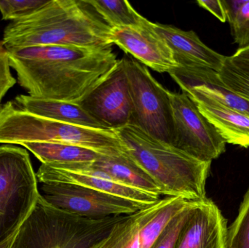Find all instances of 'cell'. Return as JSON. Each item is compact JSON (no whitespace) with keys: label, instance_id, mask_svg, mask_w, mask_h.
I'll return each instance as SVG.
<instances>
[{"label":"cell","instance_id":"6da1fadb","mask_svg":"<svg viewBox=\"0 0 249 248\" xmlns=\"http://www.w3.org/2000/svg\"><path fill=\"white\" fill-rule=\"evenodd\" d=\"M7 51L10 67L28 96L74 103L102 83L118 62L112 46L48 45Z\"/></svg>","mask_w":249,"mask_h":248},{"label":"cell","instance_id":"7a4b0ae2","mask_svg":"<svg viewBox=\"0 0 249 248\" xmlns=\"http://www.w3.org/2000/svg\"><path fill=\"white\" fill-rule=\"evenodd\" d=\"M112 28L86 0H49L33 14L6 26V49L32 46H112Z\"/></svg>","mask_w":249,"mask_h":248},{"label":"cell","instance_id":"3957f363","mask_svg":"<svg viewBox=\"0 0 249 248\" xmlns=\"http://www.w3.org/2000/svg\"><path fill=\"white\" fill-rule=\"evenodd\" d=\"M124 152L160 186L162 195L203 200L212 163L197 160L134 125L115 130Z\"/></svg>","mask_w":249,"mask_h":248},{"label":"cell","instance_id":"277c9868","mask_svg":"<svg viewBox=\"0 0 249 248\" xmlns=\"http://www.w3.org/2000/svg\"><path fill=\"white\" fill-rule=\"evenodd\" d=\"M124 216L84 218L58 209L41 195L10 248H90Z\"/></svg>","mask_w":249,"mask_h":248},{"label":"cell","instance_id":"5b68a950","mask_svg":"<svg viewBox=\"0 0 249 248\" xmlns=\"http://www.w3.org/2000/svg\"><path fill=\"white\" fill-rule=\"evenodd\" d=\"M51 142L74 144L109 157L124 152L115 130L97 129L58 122L19 109L14 102L0 106V144Z\"/></svg>","mask_w":249,"mask_h":248},{"label":"cell","instance_id":"8992f818","mask_svg":"<svg viewBox=\"0 0 249 248\" xmlns=\"http://www.w3.org/2000/svg\"><path fill=\"white\" fill-rule=\"evenodd\" d=\"M40 195L27 149L0 146V244L18 230Z\"/></svg>","mask_w":249,"mask_h":248},{"label":"cell","instance_id":"52a82bcc","mask_svg":"<svg viewBox=\"0 0 249 248\" xmlns=\"http://www.w3.org/2000/svg\"><path fill=\"white\" fill-rule=\"evenodd\" d=\"M124 59L133 104L130 125L171 145L173 113L170 91L152 77L145 66L134 60Z\"/></svg>","mask_w":249,"mask_h":248},{"label":"cell","instance_id":"ba28073f","mask_svg":"<svg viewBox=\"0 0 249 248\" xmlns=\"http://www.w3.org/2000/svg\"><path fill=\"white\" fill-rule=\"evenodd\" d=\"M173 147L191 157L212 163L226 151L225 140L186 93L170 92Z\"/></svg>","mask_w":249,"mask_h":248},{"label":"cell","instance_id":"9c48e42d","mask_svg":"<svg viewBox=\"0 0 249 248\" xmlns=\"http://www.w3.org/2000/svg\"><path fill=\"white\" fill-rule=\"evenodd\" d=\"M41 189L44 199L53 206L91 219L131 215L148 207L78 185L42 183Z\"/></svg>","mask_w":249,"mask_h":248},{"label":"cell","instance_id":"30bf717a","mask_svg":"<svg viewBox=\"0 0 249 248\" xmlns=\"http://www.w3.org/2000/svg\"><path fill=\"white\" fill-rule=\"evenodd\" d=\"M77 103L107 129L131 124L133 104L124 58L118 60L109 75Z\"/></svg>","mask_w":249,"mask_h":248},{"label":"cell","instance_id":"8fae6325","mask_svg":"<svg viewBox=\"0 0 249 248\" xmlns=\"http://www.w3.org/2000/svg\"><path fill=\"white\" fill-rule=\"evenodd\" d=\"M41 183H69L85 186L110 194L133 202L150 206L157 203L160 197L118 182L108 173L90 167L89 163L64 165H41L36 173Z\"/></svg>","mask_w":249,"mask_h":248},{"label":"cell","instance_id":"7c38bea8","mask_svg":"<svg viewBox=\"0 0 249 248\" xmlns=\"http://www.w3.org/2000/svg\"><path fill=\"white\" fill-rule=\"evenodd\" d=\"M146 19L142 26L112 29L113 43L133 55L145 66L159 73H169L178 67L172 50Z\"/></svg>","mask_w":249,"mask_h":248},{"label":"cell","instance_id":"4fadbf2b","mask_svg":"<svg viewBox=\"0 0 249 248\" xmlns=\"http://www.w3.org/2000/svg\"><path fill=\"white\" fill-rule=\"evenodd\" d=\"M168 74L193 101L209 100L249 116V100L229 88L214 70L178 66Z\"/></svg>","mask_w":249,"mask_h":248},{"label":"cell","instance_id":"5bb4252c","mask_svg":"<svg viewBox=\"0 0 249 248\" xmlns=\"http://www.w3.org/2000/svg\"><path fill=\"white\" fill-rule=\"evenodd\" d=\"M227 224L214 202L205 198L192 212L175 248H227Z\"/></svg>","mask_w":249,"mask_h":248},{"label":"cell","instance_id":"9a60e30c","mask_svg":"<svg viewBox=\"0 0 249 248\" xmlns=\"http://www.w3.org/2000/svg\"><path fill=\"white\" fill-rule=\"evenodd\" d=\"M172 50L178 66L207 68L219 72L226 56L205 45L193 31H183L171 25L152 23Z\"/></svg>","mask_w":249,"mask_h":248},{"label":"cell","instance_id":"2e32d148","mask_svg":"<svg viewBox=\"0 0 249 248\" xmlns=\"http://www.w3.org/2000/svg\"><path fill=\"white\" fill-rule=\"evenodd\" d=\"M13 102L19 109L36 116L78 126L109 130L78 103L36 99L25 95L18 96Z\"/></svg>","mask_w":249,"mask_h":248},{"label":"cell","instance_id":"e0dca14e","mask_svg":"<svg viewBox=\"0 0 249 248\" xmlns=\"http://www.w3.org/2000/svg\"><path fill=\"white\" fill-rule=\"evenodd\" d=\"M202 115L227 144L249 147V116L209 100H195Z\"/></svg>","mask_w":249,"mask_h":248},{"label":"cell","instance_id":"ac0fdd59","mask_svg":"<svg viewBox=\"0 0 249 248\" xmlns=\"http://www.w3.org/2000/svg\"><path fill=\"white\" fill-rule=\"evenodd\" d=\"M89 165L93 168L108 173L127 186L157 196L162 195L160 188L156 182L124 152L114 157L102 155Z\"/></svg>","mask_w":249,"mask_h":248},{"label":"cell","instance_id":"d6986e66","mask_svg":"<svg viewBox=\"0 0 249 248\" xmlns=\"http://www.w3.org/2000/svg\"><path fill=\"white\" fill-rule=\"evenodd\" d=\"M162 199L157 203L124 215L107 235L90 248H141L140 232L144 223L159 209Z\"/></svg>","mask_w":249,"mask_h":248},{"label":"cell","instance_id":"ffe728a7","mask_svg":"<svg viewBox=\"0 0 249 248\" xmlns=\"http://www.w3.org/2000/svg\"><path fill=\"white\" fill-rule=\"evenodd\" d=\"M20 146L45 165L91 163L103 155L86 147L62 143L29 142Z\"/></svg>","mask_w":249,"mask_h":248},{"label":"cell","instance_id":"44dd1931","mask_svg":"<svg viewBox=\"0 0 249 248\" xmlns=\"http://www.w3.org/2000/svg\"><path fill=\"white\" fill-rule=\"evenodd\" d=\"M193 201L165 197L159 209L144 223L140 232L141 248H149L174 217L191 205Z\"/></svg>","mask_w":249,"mask_h":248},{"label":"cell","instance_id":"7402d4cb","mask_svg":"<svg viewBox=\"0 0 249 248\" xmlns=\"http://www.w3.org/2000/svg\"><path fill=\"white\" fill-rule=\"evenodd\" d=\"M96 14L112 29L142 26L146 18L125 0H86Z\"/></svg>","mask_w":249,"mask_h":248},{"label":"cell","instance_id":"603a6c76","mask_svg":"<svg viewBox=\"0 0 249 248\" xmlns=\"http://www.w3.org/2000/svg\"><path fill=\"white\" fill-rule=\"evenodd\" d=\"M227 248H249V189L243 199L238 216L228 227Z\"/></svg>","mask_w":249,"mask_h":248},{"label":"cell","instance_id":"cb8c5ba5","mask_svg":"<svg viewBox=\"0 0 249 248\" xmlns=\"http://www.w3.org/2000/svg\"><path fill=\"white\" fill-rule=\"evenodd\" d=\"M218 73L222 81L231 90L249 100V68L236 65L228 56Z\"/></svg>","mask_w":249,"mask_h":248},{"label":"cell","instance_id":"d4e9b609","mask_svg":"<svg viewBox=\"0 0 249 248\" xmlns=\"http://www.w3.org/2000/svg\"><path fill=\"white\" fill-rule=\"evenodd\" d=\"M200 201H193L190 206L174 217L149 248H175L183 227Z\"/></svg>","mask_w":249,"mask_h":248},{"label":"cell","instance_id":"484cf974","mask_svg":"<svg viewBox=\"0 0 249 248\" xmlns=\"http://www.w3.org/2000/svg\"><path fill=\"white\" fill-rule=\"evenodd\" d=\"M49 0H0V13L2 20H20L33 14Z\"/></svg>","mask_w":249,"mask_h":248},{"label":"cell","instance_id":"4316f807","mask_svg":"<svg viewBox=\"0 0 249 248\" xmlns=\"http://www.w3.org/2000/svg\"><path fill=\"white\" fill-rule=\"evenodd\" d=\"M231 33L238 49L249 47V0H246L231 23Z\"/></svg>","mask_w":249,"mask_h":248},{"label":"cell","instance_id":"83f0119b","mask_svg":"<svg viewBox=\"0 0 249 248\" xmlns=\"http://www.w3.org/2000/svg\"><path fill=\"white\" fill-rule=\"evenodd\" d=\"M10 68L7 49L4 48L2 41H0V102L8 90L17 83L16 79L12 75Z\"/></svg>","mask_w":249,"mask_h":248},{"label":"cell","instance_id":"f1b7e54d","mask_svg":"<svg viewBox=\"0 0 249 248\" xmlns=\"http://www.w3.org/2000/svg\"><path fill=\"white\" fill-rule=\"evenodd\" d=\"M197 3L200 7L210 12L222 23L227 21L226 14L221 0H199Z\"/></svg>","mask_w":249,"mask_h":248},{"label":"cell","instance_id":"f546056e","mask_svg":"<svg viewBox=\"0 0 249 248\" xmlns=\"http://www.w3.org/2000/svg\"><path fill=\"white\" fill-rule=\"evenodd\" d=\"M246 0H221L225 14H226L227 21L231 24L238 14L241 6L244 4Z\"/></svg>","mask_w":249,"mask_h":248},{"label":"cell","instance_id":"4dcf8cb0","mask_svg":"<svg viewBox=\"0 0 249 248\" xmlns=\"http://www.w3.org/2000/svg\"><path fill=\"white\" fill-rule=\"evenodd\" d=\"M232 63L244 67V68H249V47L243 49H238L232 56H230Z\"/></svg>","mask_w":249,"mask_h":248},{"label":"cell","instance_id":"1f68e13d","mask_svg":"<svg viewBox=\"0 0 249 248\" xmlns=\"http://www.w3.org/2000/svg\"><path fill=\"white\" fill-rule=\"evenodd\" d=\"M17 231H16V232H17ZM16 232L15 233L13 236H11L10 238L7 239V240H5L4 243L0 244V248H10V246H11L12 242H13V239H14L15 237V235H16Z\"/></svg>","mask_w":249,"mask_h":248}]
</instances>
